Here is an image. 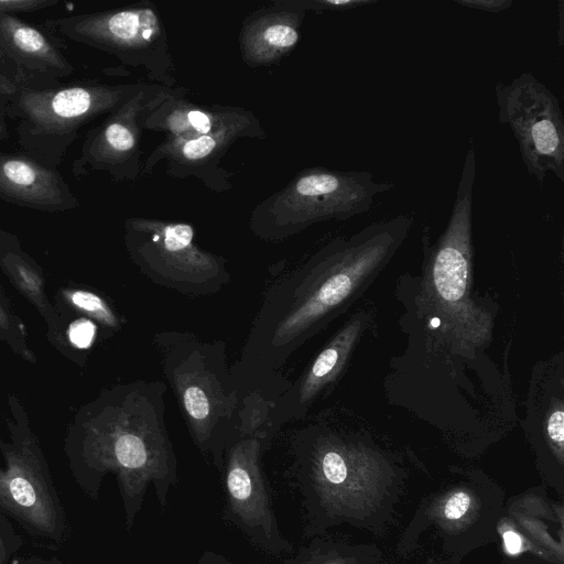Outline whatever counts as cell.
<instances>
[{
	"mask_svg": "<svg viewBox=\"0 0 564 564\" xmlns=\"http://www.w3.org/2000/svg\"><path fill=\"white\" fill-rule=\"evenodd\" d=\"M305 12L345 11L377 3V0H285Z\"/></svg>",
	"mask_w": 564,
	"mask_h": 564,
	"instance_id": "obj_18",
	"label": "cell"
},
{
	"mask_svg": "<svg viewBox=\"0 0 564 564\" xmlns=\"http://www.w3.org/2000/svg\"><path fill=\"white\" fill-rule=\"evenodd\" d=\"M95 325L87 319L75 321L68 330V336L70 341L79 347L86 348L88 347L95 336Z\"/></svg>",
	"mask_w": 564,
	"mask_h": 564,
	"instance_id": "obj_22",
	"label": "cell"
},
{
	"mask_svg": "<svg viewBox=\"0 0 564 564\" xmlns=\"http://www.w3.org/2000/svg\"><path fill=\"white\" fill-rule=\"evenodd\" d=\"M1 546V545H0Z\"/></svg>",
	"mask_w": 564,
	"mask_h": 564,
	"instance_id": "obj_30",
	"label": "cell"
},
{
	"mask_svg": "<svg viewBox=\"0 0 564 564\" xmlns=\"http://www.w3.org/2000/svg\"><path fill=\"white\" fill-rule=\"evenodd\" d=\"M166 384L141 380L121 392L116 423L105 445L100 470L117 474L131 529L151 485L163 509L177 484V460L165 423Z\"/></svg>",
	"mask_w": 564,
	"mask_h": 564,
	"instance_id": "obj_3",
	"label": "cell"
},
{
	"mask_svg": "<svg viewBox=\"0 0 564 564\" xmlns=\"http://www.w3.org/2000/svg\"><path fill=\"white\" fill-rule=\"evenodd\" d=\"M7 132L3 124L0 122V142L6 138Z\"/></svg>",
	"mask_w": 564,
	"mask_h": 564,
	"instance_id": "obj_29",
	"label": "cell"
},
{
	"mask_svg": "<svg viewBox=\"0 0 564 564\" xmlns=\"http://www.w3.org/2000/svg\"><path fill=\"white\" fill-rule=\"evenodd\" d=\"M132 261L151 282L186 296L213 295L231 280L227 260L195 243L192 225L144 217L124 221Z\"/></svg>",
	"mask_w": 564,
	"mask_h": 564,
	"instance_id": "obj_6",
	"label": "cell"
},
{
	"mask_svg": "<svg viewBox=\"0 0 564 564\" xmlns=\"http://www.w3.org/2000/svg\"><path fill=\"white\" fill-rule=\"evenodd\" d=\"M18 91L17 86L0 73V106L12 101Z\"/></svg>",
	"mask_w": 564,
	"mask_h": 564,
	"instance_id": "obj_25",
	"label": "cell"
},
{
	"mask_svg": "<svg viewBox=\"0 0 564 564\" xmlns=\"http://www.w3.org/2000/svg\"><path fill=\"white\" fill-rule=\"evenodd\" d=\"M455 3L490 13H498L509 9L512 0H455Z\"/></svg>",
	"mask_w": 564,
	"mask_h": 564,
	"instance_id": "obj_24",
	"label": "cell"
},
{
	"mask_svg": "<svg viewBox=\"0 0 564 564\" xmlns=\"http://www.w3.org/2000/svg\"><path fill=\"white\" fill-rule=\"evenodd\" d=\"M72 300L76 306L89 312L107 325H118L116 316L99 296L89 292L77 291L72 295Z\"/></svg>",
	"mask_w": 564,
	"mask_h": 564,
	"instance_id": "obj_19",
	"label": "cell"
},
{
	"mask_svg": "<svg viewBox=\"0 0 564 564\" xmlns=\"http://www.w3.org/2000/svg\"><path fill=\"white\" fill-rule=\"evenodd\" d=\"M178 90L152 110L144 130L165 132L166 138L189 140L223 130L260 122L250 111L239 106H200L185 98Z\"/></svg>",
	"mask_w": 564,
	"mask_h": 564,
	"instance_id": "obj_14",
	"label": "cell"
},
{
	"mask_svg": "<svg viewBox=\"0 0 564 564\" xmlns=\"http://www.w3.org/2000/svg\"><path fill=\"white\" fill-rule=\"evenodd\" d=\"M563 12H564V9H563V1H558V30H557V34H558V43L560 45H563V34H564V30H563V20H564V15H563Z\"/></svg>",
	"mask_w": 564,
	"mask_h": 564,
	"instance_id": "obj_28",
	"label": "cell"
},
{
	"mask_svg": "<svg viewBox=\"0 0 564 564\" xmlns=\"http://www.w3.org/2000/svg\"><path fill=\"white\" fill-rule=\"evenodd\" d=\"M178 88L141 85L98 127L90 129L72 172L76 177L90 172H107L117 181L138 178L141 165L140 139L149 113Z\"/></svg>",
	"mask_w": 564,
	"mask_h": 564,
	"instance_id": "obj_10",
	"label": "cell"
},
{
	"mask_svg": "<svg viewBox=\"0 0 564 564\" xmlns=\"http://www.w3.org/2000/svg\"><path fill=\"white\" fill-rule=\"evenodd\" d=\"M305 15V11L285 0L251 13L239 35L243 62L250 67L278 63L296 46Z\"/></svg>",
	"mask_w": 564,
	"mask_h": 564,
	"instance_id": "obj_15",
	"label": "cell"
},
{
	"mask_svg": "<svg viewBox=\"0 0 564 564\" xmlns=\"http://www.w3.org/2000/svg\"><path fill=\"white\" fill-rule=\"evenodd\" d=\"M400 214L337 237L265 291L231 372L242 397L273 399L290 386L281 369L303 344L346 311L389 263L413 225Z\"/></svg>",
	"mask_w": 564,
	"mask_h": 564,
	"instance_id": "obj_1",
	"label": "cell"
},
{
	"mask_svg": "<svg viewBox=\"0 0 564 564\" xmlns=\"http://www.w3.org/2000/svg\"><path fill=\"white\" fill-rule=\"evenodd\" d=\"M505 545L509 553L517 554L520 552L522 542L521 538L513 531H507L503 534Z\"/></svg>",
	"mask_w": 564,
	"mask_h": 564,
	"instance_id": "obj_26",
	"label": "cell"
},
{
	"mask_svg": "<svg viewBox=\"0 0 564 564\" xmlns=\"http://www.w3.org/2000/svg\"><path fill=\"white\" fill-rule=\"evenodd\" d=\"M544 427L550 443L555 445L560 453H562L564 441V408L562 399L557 402L555 401L546 410Z\"/></svg>",
	"mask_w": 564,
	"mask_h": 564,
	"instance_id": "obj_20",
	"label": "cell"
},
{
	"mask_svg": "<svg viewBox=\"0 0 564 564\" xmlns=\"http://www.w3.org/2000/svg\"><path fill=\"white\" fill-rule=\"evenodd\" d=\"M153 343L195 446L220 471L242 405L226 343L181 330L159 332Z\"/></svg>",
	"mask_w": 564,
	"mask_h": 564,
	"instance_id": "obj_2",
	"label": "cell"
},
{
	"mask_svg": "<svg viewBox=\"0 0 564 564\" xmlns=\"http://www.w3.org/2000/svg\"><path fill=\"white\" fill-rule=\"evenodd\" d=\"M0 50L29 70L66 76L73 66L37 28L13 14L0 15Z\"/></svg>",
	"mask_w": 564,
	"mask_h": 564,
	"instance_id": "obj_16",
	"label": "cell"
},
{
	"mask_svg": "<svg viewBox=\"0 0 564 564\" xmlns=\"http://www.w3.org/2000/svg\"><path fill=\"white\" fill-rule=\"evenodd\" d=\"M498 118L519 145L528 173L543 184L549 173L564 182V116L557 97L530 72L497 83Z\"/></svg>",
	"mask_w": 564,
	"mask_h": 564,
	"instance_id": "obj_9",
	"label": "cell"
},
{
	"mask_svg": "<svg viewBox=\"0 0 564 564\" xmlns=\"http://www.w3.org/2000/svg\"><path fill=\"white\" fill-rule=\"evenodd\" d=\"M394 186L377 182L368 171L308 167L256 205L249 229L261 240L282 241L315 224L365 214L378 195Z\"/></svg>",
	"mask_w": 564,
	"mask_h": 564,
	"instance_id": "obj_4",
	"label": "cell"
},
{
	"mask_svg": "<svg viewBox=\"0 0 564 564\" xmlns=\"http://www.w3.org/2000/svg\"><path fill=\"white\" fill-rule=\"evenodd\" d=\"M141 85L77 84L18 91L12 102L19 142L47 167L56 165L83 126L116 110Z\"/></svg>",
	"mask_w": 564,
	"mask_h": 564,
	"instance_id": "obj_5",
	"label": "cell"
},
{
	"mask_svg": "<svg viewBox=\"0 0 564 564\" xmlns=\"http://www.w3.org/2000/svg\"><path fill=\"white\" fill-rule=\"evenodd\" d=\"M0 198L48 212L72 209L79 204L54 169L13 154H0Z\"/></svg>",
	"mask_w": 564,
	"mask_h": 564,
	"instance_id": "obj_13",
	"label": "cell"
},
{
	"mask_svg": "<svg viewBox=\"0 0 564 564\" xmlns=\"http://www.w3.org/2000/svg\"><path fill=\"white\" fill-rule=\"evenodd\" d=\"M263 139L261 122L238 126L189 140L165 138L148 156L143 173L165 162L166 173L176 178L195 177L215 193L232 188V173L220 165L230 147L240 139Z\"/></svg>",
	"mask_w": 564,
	"mask_h": 564,
	"instance_id": "obj_11",
	"label": "cell"
},
{
	"mask_svg": "<svg viewBox=\"0 0 564 564\" xmlns=\"http://www.w3.org/2000/svg\"><path fill=\"white\" fill-rule=\"evenodd\" d=\"M276 432L269 425H239L224 457L221 482L224 519L262 552L289 555L293 551L274 514L262 456Z\"/></svg>",
	"mask_w": 564,
	"mask_h": 564,
	"instance_id": "obj_8",
	"label": "cell"
},
{
	"mask_svg": "<svg viewBox=\"0 0 564 564\" xmlns=\"http://www.w3.org/2000/svg\"><path fill=\"white\" fill-rule=\"evenodd\" d=\"M281 564H346L337 552L319 542L301 547L294 555L289 554Z\"/></svg>",
	"mask_w": 564,
	"mask_h": 564,
	"instance_id": "obj_17",
	"label": "cell"
},
{
	"mask_svg": "<svg viewBox=\"0 0 564 564\" xmlns=\"http://www.w3.org/2000/svg\"><path fill=\"white\" fill-rule=\"evenodd\" d=\"M52 0H0V15L18 12H34L55 6Z\"/></svg>",
	"mask_w": 564,
	"mask_h": 564,
	"instance_id": "obj_21",
	"label": "cell"
},
{
	"mask_svg": "<svg viewBox=\"0 0 564 564\" xmlns=\"http://www.w3.org/2000/svg\"><path fill=\"white\" fill-rule=\"evenodd\" d=\"M367 324V314L351 317L318 352L302 376L279 395L269 421L278 431L284 423L305 416L311 405L344 369Z\"/></svg>",
	"mask_w": 564,
	"mask_h": 564,
	"instance_id": "obj_12",
	"label": "cell"
},
{
	"mask_svg": "<svg viewBox=\"0 0 564 564\" xmlns=\"http://www.w3.org/2000/svg\"><path fill=\"white\" fill-rule=\"evenodd\" d=\"M470 498L466 492H455L444 505L443 513L447 519L462 518L469 509Z\"/></svg>",
	"mask_w": 564,
	"mask_h": 564,
	"instance_id": "obj_23",
	"label": "cell"
},
{
	"mask_svg": "<svg viewBox=\"0 0 564 564\" xmlns=\"http://www.w3.org/2000/svg\"><path fill=\"white\" fill-rule=\"evenodd\" d=\"M196 564H236V563L229 561L227 557H225L221 554H218L213 551H206L202 554V556L198 558Z\"/></svg>",
	"mask_w": 564,
	"mask_h": 564,
	"instance_id": "obj_27",
	"label": "cell"
},
{
	"mask_svg": "<svg viewBox=\"0 0 564 564\" xmlns=\"http://www.w3.org/2000/svg\"><path fill=\"white\" fill-rule=\"evenodd\" d=\"M46 25L70 41L144 69L148 78L160 86L174 88L175 66L166 30L152 2L61 18Z\"/></svg>",
	"mask_w": 564,
	"mask_h": 564,
	"instance_id": "obj_7",
	"label": "cell"
}]
</instances>
